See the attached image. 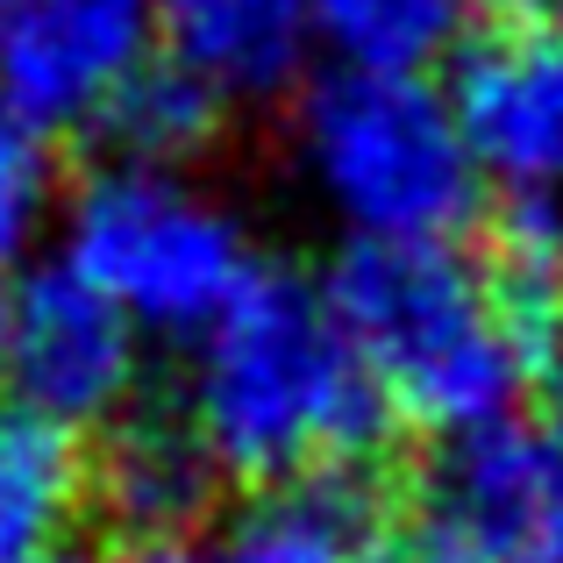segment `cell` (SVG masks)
<instances>
[{"label": "cell", "mask_w": 563, "mask_h": 563, "mask_svg": "<svg viewBox=\"0 0 563 563\" xmlns=\"http://www.w3.org/2000/svg\"><path fill=\"white\" fill-rule=\"evenodd\" d=\"M0 393H8V364H0Z\"/></svg>", "instance_id": "19"}, {"label": "cell", "mask_w": 563, "mask_h": 563, "mask_svg": "<svg viewBox=\"0 0 563 563\" xmlns=\"http://www.w3.org/2000/svg\"><path fill=\"white\" fill-rule=\"evenodd\" d=\"M93 507L114 528H129L136 542H179L192 521L207 514L221 471L207 464L200 435L172 413H136L129 407L114 428H100V450L86 464Z\"/></svg>", "instance_id": "9"}, {"label": "cell", "mask_w": 563, "mask_h": 563, "mask_svg": "<svg viewBox=\"0 0 563 563\" xmlns=\"http://www.w3.org/2000/svg\"><path fill=\"white\" fill-rule=\"evenodd\" d=\"M51 563H65V556H51Z\"/></svg>", "instance_id": "21"}, {"label": "cell", "mask_w": 563, "mask_h": 563, "mask_svg": "<svg viewBox=\"0 0 563 563\" xmlns=\"http://www.w3.org/2000/svg\"><path fill=\"white\" fill-rule=\"evenodd\" d=\"M550 272H556V286H563V221H556V250H550Z\"/></svg>", "instance_id": "18"}, {"label": "cell", "mask_w": 563, "mask_h": 563, "mask_svg": "<svg viewBox=\"0 0 563 563\" xmlns=\"http://www.w3.org/2000/svg\"><path fill=\"white\" fill-rule=\"evenodd\" d=\"M122 563H214V556H207L200 542H186V536H179V542H136V550H129Z\"/></svg>", "instance_id": "16"}, {"label": "cell", "mask_w": 563, "mask_h": 563, "mask_svg": "<svg viewBox=\"0 0 563 563\" xmlns=\"http://www.w3.org/2000/svg\"><path fill=\"white\" fill-rule=\"evenodd\" d=\"M0 364L22 413L51 428H114L136 407L143 335L122 307H108L65 257L14 278L0 300Z\"/></svg>", "instance_id": "6"}, {"label": "cell", "mask_w": 563, "mask_h": 563, "mask_svg": "<svg viewBox=\"0 0 563 563\" xmlns=\"http://www.w3.org/2000/svg\"><path fill=\"white\" fill-rule=\"evenodd\" d=\"M385 507L357 471H307V478L264 485L221 542L214 563H378Z\"/></svg>", "instance_id": "10"}, {"label": "cell", "mask_w": 563, "mask_h": 563, "mask_svg": "<svg viewBox=\"0 0 563 563\" xmlns=\"http://www.w3.org/2000/svg\"><path fill=\"white\" fill-rule=\"evenodd\" d=\"M0 14H8V0H0Z\"/></svg>", "instance_id": "20"}, {"label": "cell", "mask_w": 563, "mask_h": 563, "mask_svg": "<svg viewBox=\"0 0 563 563\" xmlns=\"http://www.w3.org/2000/svg\"><path fill=\"white\" fill-rule=\"evenodd\" d=\"M478 14V0H314L321 36L357 71H421Z\"/></svg>", "instance_id": "14"}, {"label": "cell", "mask_w": 563, "mask_h": 563, "mask_svg": "<svg viewBox=\"0 0 563 563\" xmlns=\"http://www.w3.org/2000/svg\"><path fill=\"white\" fill-rule=\"evenodd\" d=\"M450 114L478 179L550 207L563 192V14H493L456 51Z\"/></svg>", "instance_id": "7"}, {"label": "cell", "mask_w": 563, "mask_h": 563, "mask_svg": "<svg viewBox=\"0 0 563 563\" xmlns=\"http://www.w3.org/2000/svg\"><path fill=\"white\" fill-rule=\"evenodd\" d=\"M43 214H51V165H43V136L0 114V278H22V257L36 243Z\"/></svg>", "instance_id": "15"}, {"label": "cell", "mask_w": 563, "mask_h": 563, "mask_svg": "<svg viewBox=\"0 0 563 563\" xmlns=\"http://www.w3.org/2000/svg\"><path fill=\"white\" fill-rule=\"evenodd\" d=\"M321 292L385 413L442 442L514 421L550 286L456 243H350Z\"/></svg>", "instance_id": "1"}, {"label": "cell", "mask_w": 563, "mask_h": 563, "mask_svg": "<svg viewBox=\"0 0 563 563\" xmlns=\"http://www.w3.org/2000/svg\"><path fill=\"white\" fill-rule=\"evenodd\" d=\"M413 563H563V428L499 421L435 450L407 507Z\"/></svg>", "instance_id": "5"}, {"label": "cell", "mask_w": 563, "mask_h": 563, "mask_svg": "<svg viewBox=\"0 0 563 563\" xmlns=\"http://www.w3.org/2000/svg\"><path fill=\"white\" fill-rule=\"evenodd\" d=\"M86 499L79 442L36 413H0V563H51Z\"/></svg>", "instance_id": "12"}, {"label": "cell", "mask_w": 563, "mask_h": 563, "mask_svg": "<svg viewBox=\"0 0 563 563\" xmlns=\"http://www.w3.org/2000/svg\"><path fill=\"white\" fill-rule=\"evenodd\" d=\"M172 57L229 100H272L300 71L314 0H151Z\"/></svg>", "instance_id": "11"}, {"label": "cell", "mask_w": 563, "mask_h": 563, "mask_svg": "<svg viewBox=\"0 0 563 563\" xmlns=\"http://www.w3.org/2000/svg\"><path fill=\"white\" fill-rule=\"evenodd\" d=\"M179 421L221 478L286 485L307 471H350V456L372 450L385 428V407L329 292L257 264L243 292L192 335Z\"/></svg>", "instance_id": "2"}, {"label": "cell", "mask_w": 563, "mask_h": 563, "mask_svg": "<svg viewBox=\"0 0 563 563\" xmlns=\"http://www.w3.org/2000/svg\"><path fill=\"white\" fill-rule=\"evenodd\" d=\"M292 165L357 243H450L478 207L464 129L413 71L314 79L292 108Z\"/></svg>", "instance_id": "3"}, {"label": "cell", "mask_w": 563, "mask_h": 563, "mask_svg": "<svg viewBox=\"0 0 563 563\" xmlns=\"http://www.w3.org/2000/svg\"><path fill=\"white\" fill-rule=\"evenodd\" d=\"M65 264L136 335H200L257 272L250 229L214 186L151 165H100L65 207Z\"/></svg>", "instance_id": "4"}, {"label": "cell", "mask_w": 563, "mask_h": 563, "mask_svg": "<svg viewBox=\"0 0 563 563\" xmlns=\"http://www.w3.org/2000/svg\"><path fill=\"white\" fill-rule=\"evenodd\" d=\"M550 407H556V428H563V343L550 350Z\"/></svg>", "instance_id": "17"}, {"label": "cell", "mask_w": 563, "mask_h": 563, "mask_svg": "<svg viewBox=\"0 0 563 563\" xmlns=\"http://www.w3.org/2000/svg\"><path fill=\"white\" fill-rule=\"evenodd\" d=\"M151 0H8L0 14V114L29 136L93 129L151 65Z\"/></svg>", "instance_id": "8"}, {"label": "cell", "mask_w": 563, "mask_h": 563, "mask_svg": "<svg viewBox=\"0 0 563 563\" xmlns=\"http://www.w3.org/2000/svg\"><path fill=\"white\" fill-rule=\"evenodd\" d=\"M235 100L221 86H207L200 71H186L179 57H151L100 114V143L108 165H151V172H186L192 157H207L229 129Z\"/></svg>", "instance_id": "13"}]
</instances>
